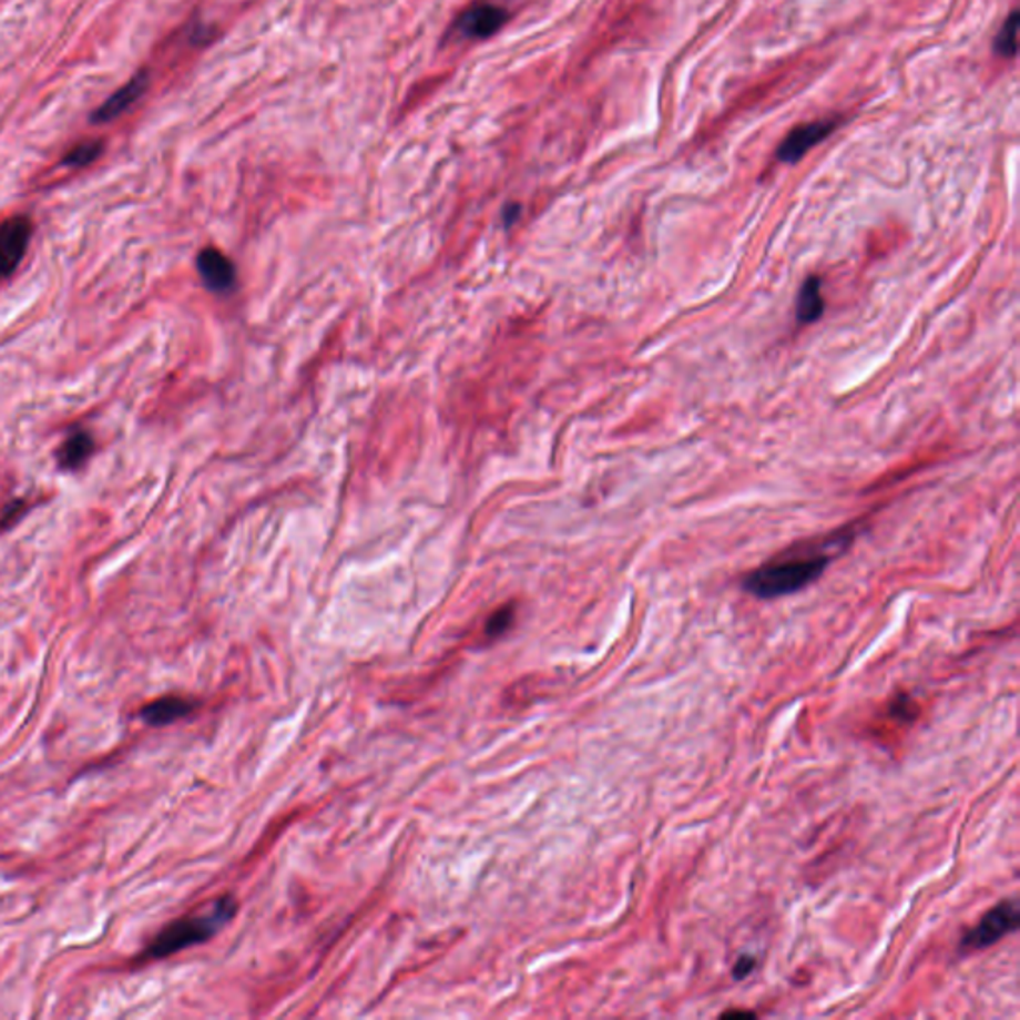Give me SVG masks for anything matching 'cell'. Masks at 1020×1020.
Wrapping results in <instances>:
<instances>
[{"mask_svg":"<svg viewBox=\"0 0 1020 1020\" xmlns=\"http://www.w3.org/2000/svg\"><path fill=\"white\" fill-rule=\"evenodd\" d=\"M1017 32H1019V10H1012L1011 17L1004 20V24L994 39V52L1002 59H1012L1017 54Z\"/></svg>","mask_w":1020,"mask_h":1020,"instance_id":"cell-12","label":"cell"},{"mask_svg":"<svg viewBox=\"0 0 1020 1020\" xmlns=\"http://www.w3.org/2000/svg\"><path fill=\"white\" fill-rule=\"evenodd\" d=\"M824 312L825 299L824 295H822V279L817 275H809L799 287V294H797L795 319L802 325L815 324L817 319H822Z\"/></svg>","mask_w":1020,"mask_h":1020,"instance_id":"cell-10","label":"cell"},{"mask_svg":"<svg viewBox=\"0 0 1020 1020\" xmlns=\"http://www.w3.org/2000/svg\"><path fill=\"white\" fill-rule=\"evenodd\" d=\"M32 224L29 217L14 216L0 224V279L14 274L29 249Z\"/></svg>","mask_w":1020,"mask_h":1020,"instance_id":"cell-4","label":"cell"},{"mask_svg":"<svg viewBox=\"0 0 1020 1020\" xmlns=\"http://www.w3.org/2000/svg\"><path fill=\"white\" fill-rule=\"evenodd\" d=\"M102 152H104L102 140L82 142L79 146L72 147L67 156L62 157V164L70 167L90 166L92 162H96L102 156Z\"/></svg>","mask_w":1020,"mask_h":1020,"instance_id":"cell-13","label":"cell"},{"mask_svg":"<svg viewBox=\"0 0 1020 1020\" xmlns=\"http://www.w3.org/2000/svg\"><path fill=\"white\" fill-rule=\"evenodd\" d=\"M507 20H509V12L502 7L482 2V4H475L471 9L465 10L461 19L457 20L455 30L462 39L484 40L497 34L507 24Z\"/></svg>","mask_w":1020,"mask_h":1020,"instance_id":"cell-6","label":"cell"},{"mask_svg":"<svg viewBox=\"0 0 1020 1020\" xmlns=\"http://www.w3.org/2000/svg\"><path fill=\"white\" fill-rule=\"evenodd\" d=\"M197 272L207 289L214 294H226L236 285V267L216 247H206L197 255Z\"/></svg>","mask_w":1020,"mask_h":1020,"instance_id":"cell-8","label":"cell"},{"mask_svg":"<svg viewBox=\"0 0 1020 1020\" xmlns=\"http://www.w3.org/2000/svg\"><path fill=\"white\" fill-rule=\"evenodd\" d=\"M194 707H196V704L192 700H186V697H160L156 702L142 707L140 716L150 726H167V724H174L177 720L192 714Z\"/></svg>","mask_w":1020,"mask_h":1020,"instance_id":"cell-9","label":"cell"},{"mask_svg":"<svg viewBox=\"0 0 1020 1020\" xmlns=\"http://www.w3.org/2000/svg\"><path fill=\"white\" fill-rule=\"evenodd\" d=\"M512 619H514V610L512 609H501L499 612H494L489 622H487V634L491 638L501 636L507 630H509L510 624H512Z\"/></svg>","mask_w":1020,"mask_h":1020,"instance_id":"cell-14","label":"cell"},{"mask_svg":"<svg viewBox=\"0 0 1020 1020\" xmlns=\"http://www.w3.org/2000/svg\"><path fill=\"white\" fill-rule=\"evenodd\" d=\"M92 451H94V441H92V437H90L89 432H76V435H72L69 441L60 447V467H62V469H69V471L79 469L80 465L89 459L90 452Z\"/></svg>","mask_w":1020,"mask_h":1020,"instance_id":"cell-11","label":"cell"},{"mask_svg":"<svg viewBox=\"0 0 1020 1020\" xmlns=\"http://www.w3.org/2000/svg\"><path fill=\"white\" fill-rule=\"evenodd\" d=\"M147 84H150L147 70H140L137 74L128 80L122 89L116 90L106 102H102L99 109L94 110V114L90 116V120L94 124H106V122L119 119L128 109H132L137 100L144 96Z\"/></svg>","mask_w":1020,"mask_h":1020,"instance_id":"cell-7","label":"cell"},{"mask_svg":"<svg viewBox=\"0 0 1020 1020\" xmlns=\"http://www.w3.org/2000/svg\"><path fill=\"white\" fill-rule=\"evenodd\" d=\"M236 909V899L226 895L212 902L204 911L190 912L186 917L170 922L167 927L157 932L154 941L150 942L142 959H166L174 952L206 942L216 932L222 931L224 925L234 919Z\"/></svg>","mask_w":1020,"mask_h":1020,"instance_id":"cell-2","label":"cell"},{"mask_svg":"<svg viewBox=\"0 0 1020 1020\" xmlns=\"http://www.w3.org/2000/svg\"><path fill=\"white\" fill-rule=\"evenodd\" d=\"M1019 927V905L1014 899H1007L985 912L981 921L962 937L961 952H977L989 949Z\"/></svg>","mask_w":1020,"mask_h":1020,"instance_id":"cell-3","label":"cell"},{"mask_svg":"<svg viewBox=\"0 0 1020 1020\" xmlns=\"http://www.w3.org/2000/svg\"><path fill=\"white\" fill-rule=\"evenodd\" d=\"M854 530L832 532L825 539L807 540L785 550L742 580L747 594L762 600L784 599L807 589L824 574L832 560L854 540Z\"/></svg>","mask_w":1020,"mask_h":1020,"instance_id":"cell-1","label":"cell"},{"mask_svg":"<svg viewBox=\"0 0 1020 1020\" xmlns=\"http://www.w3.org/2000/svg\"><path fill=\"white\" fill-rule=\"evenodd\" d=\"M837 124H839L837 120H815L809 124L794 128L777 147L775 156L784 164L799 162L812 147L817 146L819 142H824L825 137L834 132Z\"/></svg>","mask_w":1020,"mask_h":1020,"instance_id":"cell-5","label":"cell"},{"mask_svg":"<svg viewBox=\"0 0 1020 1020\" xmlns=\"http://www.w3.org/2000/svg\"><path fill=\"white\" fill-rule=\"evenodd\" d=\"M754 969H756V959H754L752 955H744V957H740L736 965H734V977H736L737 981H742V979L749 977Z\"/></svg>","mask_w":1020,"mask_h":1020,"instance_id":"cell-15","label":"cell"}]
</instances>
